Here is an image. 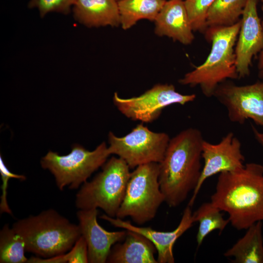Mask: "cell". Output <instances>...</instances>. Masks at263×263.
<instances>
[{
	"label": "cell",
	"mask_w": 263,
	"mask_h": 263,
	"mask_svg": "<svg viewBox=\"0 0 263 263\" xmlns=\"http://www.w3.org/2000/svg\"><path fill=\"white\" fill-rule=\"evenodd\" d=\"M217 207L211 202L204 203L193 213L194 222L199 223L196 235L198 246L211 232L218 230L221 233L229 223L228 219L224 218Z\"/></svg>",
	"instance_id": "44dd1931"
},
{
	"label": "cell",
	"mask_w": 263,
	"mask_h": 263,
	"mask_svg": "<svg viewBox=\"0 0 263 263\" xmlns=\"http://www.w3.org/2000/svg\"><path fill=\"white\" fill-rule=\"evenodd\" d=\"M216 0H184L193 31L204 32L207 28V11Z\"/></svg>",
	"instance_id": "cb8c5ba5"
},
{
	"label": "cell",
	"mask_w": 263,
	"mask_h": 263,
	"mask_svg": "<svg viewBox=\"0 0 263 263\" xmlns=\"http://www.w3.org/2000/svg\"><path fill=\"white\" fill-rule=\"evenodd\" d=\"M100 218L110 223L114 227L138 233L150 241L154 245L158 263H174L173 247L176 241L191 227L194 222L191 207L188 205L184 210L181 221L173 230L160 231L150 227L137 226L129 221L116 217H111L106 214Z\"/></svg>",
	"instance_id": "4fadbf2b"
},
{
	"label": "cell",
	"mask_w": 263,
	"mask_h": 263,
	"mask_svg": "<svg viewBox=\"0 0 263 263\" xmlns=\"http://www.w3.org/2000/svg\"><path fill=\"white\" fill-rule=\"evenodd\" d=\"M29 263H89L88 248L84 239L81 236L72 248L67 253L50 258L31 257Z\"/></svg>",
	"instance_id": "603a6c76"
},
{
	"label": "cell",
	"mask_w": 263,
	"mask_h": 263,
	"mask_svg": "<svg viewBox=\"0 0 263 263\" xmlns=\"http://www.w3.org/2000/svg\"><path fill=\"white\" fill-rule=\"evenodd\" d=\"M12 227L23 239L26 251L44 259L67 253L81 236L78 225L52 208L19 219Z\"/></svg>",
	"instance_id": "3957f363"
},
{
	"label": "cell",
	"mask_w": 263,
	"mask_h": 263,
	"mask_svg": "<svg viewBox=\"0 0 263 263\" xmlns=\"http://www.w3.org/2000/svg\"><path fill=\"white\" fill-rule=\"evenodd\" d=\"M262 25L263 29V20L262 21ZM258 68L259 71L263 70V49L262 51L259 53L258 62Z\"/></svg>",
	"instance_id": "83f0119b"
},
{
	"label": "cell",
	"mask_w": 263,
	"mask_h": 263,
	"mask_svg": "<svg viewBox=\"0 0 263 263\" xmlns=\"http://www.w3.org/2000/svg\"><path fill=\"white\" fill-rule=\"evenodd\" d=\"M167 0H118L120 26L128 30L142 19L154 21Z\"/></svg>",
	"instance_id": "d6986e66"
},
{
	"label": "cell",
	"mask_w": 263,
	"mask_h": 263,
	"mask_svg": "<svg viewBox=\"0 0 263 263\" xmlns=\"http://www.w3.org/2000/svg\"><path fill=\"white\" fill-rule=\"evenodd\" d=\"M195 94H183L176 91L171 84H156L141 95L122 98L115 92L113 102L119 111L132 120L151 123L160 115L166 107L173 105H185L193 101Z\"/></svg>",
	"instance_id": "9c48e42d"
},
{
	"label": "cell",
	"mask_w": 263,
	"mask_h": 263,
	"mask_svg": "<svg viewBox=\"0 0 263 263\" xmlns=\"http://www.w3.org/2000/svg\"><path fill=\"white\" fill-rule=\"evenodd\" d=\"M213 96L226 108L230 121L243 124L250 119L263 126V82L244 86L222 83Z\"/></svg>",
	"instance_id": "30bf717a"
},
{
	"label": "cell",
	"mask_w": 263,
	"mask_h": 263,
	"mask_svg": "<svg viewBox=\"0 0 263 263\" xmlns=\"http://www.w3.org/2000/svg\"><path fill=\"white\" fill-rule=\"evenodd\" d=\"M246 2V0H216L207 13V28L235 24L240 20Z\"/></svg>",
	"instance_id": "ffe728a7"
},
{
	"label": "cell",
	"mask_w": 263,
	"mask_h": 263,
	"mask_svg": "<svg viewBox=\"0 0 263 263\" xmlns=\"http://www.w3.org/2000/svg\"><path fill=\"white\" fill-rule=\"evenodd\" d=\"M263 222H257L248 228L224 256L233 257V263H263Z\"/></svg>",
	"instance_id": "ac0fdd59"
},
{
	"label": "cell",
	"mask_w": 263,
	"mask_h": 263,
	"mask_svg": "<svg viewBox=\"0 0 263 263\" xmlns=\"http://www.w3.org/2000/svg\"><path fill=\"white\" fill-rule=\"evenodd\" d=\"M76 0H30L28 7L37 9L41 17L51 12L69 13Z\"/></svg>",
	"instance_id": "d4e9b609"
},
{
	"label": "cell",
	"mask_w": 263,
	"mask_h": 263,
	"mask_svg": "<svg viewBox=\"0 0 263 263\" xmlns=\"http://www.w3.org/2000/svg\"><path fill=\"white\" fill-rule=\"evenodd\" d=\"M75 20L88 27L120 26L117 0H76Z\"/></svg>",
	"instance_id": "2e32d148"
},
{
	"label": "cell",
	"mask_w": 263,
	"mask_h": 263,
	"mask_svg": "<svg viewBox=\"0 0 263 263\" xmlns=\"http://www.w3.org/2000/svg\"><path fill=\"white\" fill-rule=\"evenodd\" d=\"M252 128L256 139L263 146V132H259L253 126H252Z\"/></svg>",
	"instance_id": "4316f807"
},
{
	"label": "cell",
	"mask_w": 263,
	"mask_h": 263,
	"mask_svg": "<svg viewBox=\"0 0 263 263\" xmlns=\"http://www.w3.org/2000/svg\"><path fill=\"white\" fill-rule=\"evenodd\" d=\"M153 244L143 235L127 230L123 243H117L111 248L107 263H158Z\"/></svg>",
	"instance_id": "e0dca14e"
},
{
	"label": "cell",
	"mask_w": 263,
	"mask_h": 263,
	"mask_svg": "<svg viewBox=\"0 0 263 263\" xmlns=\"http://www.w3.org/2000/svg\"></svg>",
	"instance_id": "4dcf8cb0"
},
{
	"label": "cell",
	"mask_w": 263,
	"mask_h": 263,
	"mask_svg": "<svg viewBox=\"0 0 263 263\" xmlns=\"http://www.w3.org/2000/svg\"><path fill=\"white\" fill-rule=\"evenodd\" d=\"M210 202L226 212L232 225L247 229L263 222V165L247 163L232 171L220 173Z\"/></svg>",
	"instance_id": "6da1fadb"
},
{
	"label": "cell",
	"mask_w": 263,
	"mask_h": 263,
	"mask_svg": "<svg viewBox=\"0 0 263 263\" xmlns=\"http://www.w3.org/2000/svg\"><path fill=\"white\" fill-rule=\"evenodd\" d=\"M126 162L112 157L92 180L86 181L76 194L78 209L100 208L106 215L115 217L123 201L131 172Z\"/></svg>",
	"instance_id": "5b68a950"
},
{
	"label": "cell",
	"mask_w": 263,
	"mask_h": 263,
	"mask_svg": "<svg viewBox=\"0 0 263 263\" xmlns=\"http://www.w3.org/2000/svg\"><path fill=\"white\" fill-rule=\"evenodd\" d=\"M170 138L163 132H154L142 123L123 137L108 134L109 153L124 160L130 169L162 160Z\"/></svg>",
	"instance_id": "ba28073f"
},
{
	"label": "cell",
	"mask_w": 263,
	"mask_h": 263,
	"mask_svg": "<svg viewBox=\"0 0 263 263\" xmlns=\"http://www.w3.org/2000/svg\"><path fill=\"white\" fill-rule=\"evenodd\" d=\"M202 132L189 128L170 139L159 163V182L165 202L171 207L182 204L194 189L201 171Z\"/></svg>",
	"instance_id": "7a4b0ae2"
},
{
	"label": "cell",
	"mask_w": 263,
	"mask_h": 263,
	"mask_svg": "<svg viewBox=\"0 0 263 263\" xmlns=\"http://www.w3.org/2000/svg\"><path fill=\"white\" fill-rule=\"evenodd\" d=\"M97 208L79 209L76 216L81 236L86 241L88 248L89 263H107L113 246L122 242L127 230L108 231L98 223Z\"/></svg>",
	"instance_id": "5bb4252c"
},
{
	"label": "cell",
	"mask_w": 263,
	"mask_h": 263,
	"mask_svg": "<svg viewBox=\"0 0 263 263\" xmlns=\"http://www.w3.org/2000/svg\"><path fill=\"white\" fill-rule=\"evenodd\" d=\"M241 26L240 20L226 27H210L206 37L211 42V49L205 62L187 73L179 80L183 85L199 86L206 97H211L218 86L227 79H236L234 46Z\"/></svg>",
	"instance_id": "277c9868"
},
{
	"label": "cell",
	"mask_w": 263,
	"mask_h": 263,
	"mask_svg": "<svg viewBox=\"0 0 263 263\" xmlns=\"http://www.w3.org/2000/svg\"><path fill=\"white\" fill-rule=\"evenodd\" d=\"M159 164L152 162L140 165L131 172L125 195L116 218L129 217L142 225L152 220L165 202L159 182Z\"/></svg>",
	"instance_id": "8992f818"
},
{
	"label": "cell",
	"mask_w": 263,
	"mask_h": 263,
	"mask_svg": "<svg viewBox=\"0 0 263 263\" xmlns=\"http://www.w3.org/2000/svg\"><path fill=\"white\" fill-rule=\"evenodd\" d=\"M25 251L22 238L8 224L4 225L0 231V263H27Z\"/></svg>",
	"instance_id": "7402d4cb"
},
{
	"label": "cell",
	"mask_w": 263,
	"mask_h": 263,
	"mask_svg": "<svg viewBox=\"0 0 263 263\" xmlns=\"http://www.w3.org/2000/svg\"><path fill=\"white\" fill-rule=\"evenodd\" d=\"M110 155L105 142L94 150H86L75 144L68 154L60 155L49 151L40 160L41 167L48 169L54 175L57 187L63 190L79 188L91 175L102 167Z\"/></svg>",
	"instance_id": "52a82bcc"
},
{
	"label": "cell",
	"mask_w": 263,
	"mask_h": 263,
	"mask_svg": "<svg viewBox=\"0 0 263 263\" xmlns=\"http://www.w3.org/2000/svg\"><path fill=\"white\" fill-rule=\"evenodd\" d=\"M154 22V33L159 37H167L186 45L194 40L184 0H166Z\"/></svg>",
	"instance_id": "9a60e30c"
},
{
	"label": "cell",
	"mask_w": 263,
	"mask_h": 263,
	"mask_svg": "<svg viewBox=\"0 0 263 263\" xmlns=\"http://www.w3.org/2000/svg\"><path fill=\"white\" fill-rule=\"evenodd\" d=\"M202 157L204 160V166L188 204L191 207L202 186L207 178L217 173L237 170L244 165L241 143L232 132L226 134L217 144H212L204 140Z\"/></svg>",
	"instance_id": "8fae6325"
},
{
	"label": "cell",
	"mask_w": 263,
	"mask_h": 263,
	"mask_svg": "<svg viewBox=\"0 0 263 263\" xmlns=\"http://www.w3.org/2000/svg\"><path fill=\"white\" fill-rule=\"evenodd\" d=\"M262 0L263 4H262L261 8H262V11L263 12V0Z\"/></svg>",
	"instance_id": "f546056e"
},
{
	"label": "cell",
	"mask_w": 263,
	"mask_h": 263,
	"mask_svg": "<svg viewBox=\"0 0 263 263\" xmlns=\"http://www.w3.org/2000/svg\"><path fill=\"white\" fill-rule=\"evenodd\" d=\"M259 75L260 78H263V70L259 71Z\"/></svg>",
	"instance_id": "f1b7e54d"
},
{
	"label": "cell",
	"mask_w": 263,
	"mask_h": 263,
	"mask_svg": "<svg viewBox=\"0 0 263 263\" xmlns=\"http://www.w3.org/2000/svg\"><path fill=\"white\" fill-rule=\"evenodd\" d=\"M0 173L2 181L0 211L1 213H6L12 215V211L8 205L7 201V188L8 181L11 178H15L21 181H24L26 180V177L23 175L12 173L5 165L1 155L0 156Z\"/></svg>",
	"instance_id": "484cf974"
},
{
	"label": "cell",
	"mask_w": 263,
	"mask_h": 263,
	"mask_svg": "<svg viewBox=\"0 0 263 263\" xmlns=\"http://www.w3.org/2000/svg\"><path fill=\"white\" fill-rule=\"evenodd\" d=\"M258 0H246L235 48L236 70L239 78L250 74L253 57L263 49V29L258 13Z\"/></svg>",
	"instance_id": "7c38bea8"
}]
</instances>
